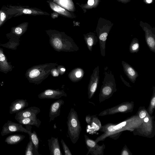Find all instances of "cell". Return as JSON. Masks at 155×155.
<instances>
[{
	"label": "cell",
	"instance_id": "28",
	"mask_svg": "<svg viewBox=\"0 0 155 155\" xmlns=\"http://www.w3.org/2000/svg\"><path fill=\"white\" fill-rule=\"evenodd\" d=\"M155 87H153L152 96L148 108L149 113L152 115L155 108Z\"/></svg>",
	"mask_w": 155,
	"mask_h": 155
},
{
	"label": "cell",
	"instance_id": "23",
	"mask_svg": "<svg viewBox=\"0 0 155 155\" xmlns=\"http://www.w3.org/2000/svg\"><path fill=\"white\" fill-rule=\"evenodd\" d=\"M29 137V139L31 140L33 144L35 155H39L38 151L39 145V140L37 134L35 131L31 132V130L29 131L28 134Z\"/></svg>",
	"mask_w": 155,
	"mask_h": 155
},
{
	"label": "cell",
	"instance_id": "4",
	"mask_svg": "<svg viewBox=\"0 0 155 155\" xmlns=\"http://www.w3.org/2000/svg\"><path fill=\"white\" fill-rule=\"evenodd\" d=\"M67 121L68 133L73 144L77 143L81 130V127L77 112L71 108L68 114Z\"/></svg>",
	"mask_w": 155,
	"mask_h": 155
},
{
	"label": "cell",
	"instance_id": "19",
	"mask_svg": "<svg viewBox=\"0 0 155 155\" xmlns=\"http://www.w3.org/2000/svg\"><path fill=\"white\" fill-rule=\"evenodd\" d=\"M84 39L89 50L91 51L93 47L96 45L98 41V38L95 34L90 32L84 35Z\"/></svg>",
	"mask_w": 155,
	"mask_h": 155
},
{
	"label": "cell",
	"instance_id": "11",
	"mask_svg": "<svg viewBox=\"0 0 155 155\" xmlns=\"http://www.w3.org/2000/svg\"><path fill=\"white\" fill-rule=\"evenodd\" d=\"M50 8L54 12L58 13L59 14L66 18H74L76 16L73 12H70L52 1L48 0L47 1Z\"/></svg>",
	"mask_w": 155,
	"mask_h": 155
},
{
	"label": "cell",
	"instance_id": "36",
	"mask_svg": "<svg viewBox=\"0 0 155 155\" xmlns=\"http://www.w3.org/2000/svg\"><path fill=\"white\" fill-rule=\"evenodd\" d=\"M5 57L2 53H0V61H3L5 60Z\"/></svg>",
	"mask_w": 155,
	"mask_h": 155
},
{
	"label": "cell",
	"instance_id": "18",
	"mask_svg": "<svg viewBox=\"0 0 155 155\" xmlns=\"http://www.w3.org/2000/svg\"><path fill=\"white\" fill-rule=\"evenodd\" d=\"M84 74L83 69L81 68L77 67L71 70L69 73L68 76L72 82H76L82 79Z\"/></svg>",
	"mask_w": 155,
	"mask_h": 155
},
{
	"label": "cell",
	"instance_id": "31",
	"mask_svg": "<svg viewBox=\"0 0 155 155\" xmlns=\"http://www.w3.org/2000/svg\"><path fill=\"white\" fill-rule=\"evenodd\" d=\"M123 150L122 151L121 153V154L122 155H130V153L128 149L127 148H123Z\"/></svg>",
	"mask_w": 155,
	"mask_h": 155
},
{
	"label": "cell",
	"instance_id": "3",
	"mask_svg": "<svg viewBox=\"0 0 155 155\" xmlns=\"http://www.w3.org/2000/svg\"><path fill=\"white\" fill-rule=\"evenodd\" d=\"M104 78L99 95L101 102L111 97L117 91L114 74L107 67L104 68Z\"/></svg>",
	"mask_w": 155,
	"mask_h": 155
},
{
	"label": "cell",
	"instance_id": "17",
	"mask_svg": "<svg viewBox=\"0 0 155 155\" xmlns=\"http://www.w3.org/2000/svg\"><path fill=\"white\" fill-rule=\"evenodd\" d=\"M48 141L51 155H62L58 137H52Z\"/></svg>",
	"mask_w": 155,
	"mask_h": 155
},
{
	"label": "cell",
	"instance_id": "8",
	"mask_svg": "<svg viewBox=\"0 0 155 155\" xmlns=\"http://www.w3.org/2000/svg\"><path fill=\"white\" fill-rule=\"evenodd\" d=\"M30 130H31L28 131L23 127L22 124L19 123L8 120L2 127L1 134L2 136L15 132H22L28 134Z\"/></svg>",
	"mask_w": 155,
	"mask_h": 155
},
{
	"label": "cell",
	"instance_id": "25",
	"mask_svg": "<svg viewBox=\"0 0 155 155\" xmlns=\"http://www.w3.org/2000/svg\"><path fill=\"white\" fill-rule=\"evenodd\" d=\"M92 120L91 124V129L94 131H97L101 127V123L98 118L95 116H91Z\"/></svg>",
	"mask_w": 155,
	"mask_h": 155
},
{
	"label": "cell",
	"instance_id": "32",
	"mask_svg": "<svg viewBox=\"0 0 155 155\" xmlns=\"http://www.w3.org/2000/svg\"><path fill=\"white\" fill-rule=\"evenodd\" d=\"M146 115V112L144 110H142L139 112V117L141 119H143L145 117Z\"/></svg>",
	"mask_w": 155,
	"mask_h": 155
},
{
	"label": "cell",
	"instance_id": "24",
	"mask_svg": "<svg viewBox=\"0 0 155 155\" xmlns=\"http://www.w3.org/2000/svg\"><path fill=\"white\" fill-rule=\"evenodd\" d=\"M140 49L139 40L136 38H134L132 40L130 46L129 51L131 53H137Z\"/></svg>",
	"mask_w": 155,
	"mask_h": 155
},
{
	"label": "cell",
	"instance_id": "2",
	"mask_svg": "<svg viewBox=\"0 0 155 155\" xmlns=\"http://www.w3.org/2000/svg\"><path fill=\"white\" fill-rule=\"evenodd\" d=\"M58 65L56 63H50L35 66L28 71L27 77L30 82L39 84L51 74V70Z\"/></svg>",
	"mask_w": 155,
	"mask_h": 155
},
{
	"label": "cell",
	"instance_id": "13",
	"mask_svg": "<svg viewBox=\"0 0 155 155\" xmlns=\"http://www.w3.org/2000/svg\"><path fill=\"white\" fill-rule=\"evenodd\" d=\"M84 138L85 144L88 150L87 155L89 153L92 155H97L98 151L101 153L103 151L102 149L104 147L98 146L96 141L91 139L86 135H84Z\"/></svg>",
	"mask_w": 155,
	"mask_h": 155
},
{
	"label": "cell",
	"instance_id": "30",
	"mask_svg": "<svg viewBox=\"0 0 155 155\" xmlns=\"http://www.w3.org/2000/svg\"><path fill=\"white\" fill-rule=\"evenodd\" d=\"M61 142L65 155H72L70 149L63 139H61Z\"/></svg>",
	"mask_w": 155,
	"mask_h": 155
},
{
	"label": "cell",
	"instance_id": "26",
	"mask_svg": "<svg viewBox=\"0 0 155 155\" xmlns=\"http://www.w3.org/2000/svg\"><path fill=\"white\" fill-rule=\"evenodd\" d=\"M10 15L6 10L2 8L0 10V26L11 17Z\"/></svg>",
	"mask_w": 155,
	"mask_h": 155
},
{
	"label": "cell",
	"instance_id": "38",
	"mask_svg": "<svg viewBox=\"0 0 155 155\" xmlns=\"http://www.w3.org/2000/svg\"><path fill=\"white\" fill-rule=\"evenodd\" d=\"M146 2L148 3H150L152 2V0H146Z\"/></svg>",
	"mask_w": 155,
	"mask_h": 155
},
{
	"label": "cell",
	"instance_id": "29",
	"mask_svg": "<svg viewBox=\"0 0 155 155\" xmlns=\"http://www.w3.org/2000/svg\"><path fill=\"white\" fill-rule=\"evenodd\" d=\"M61 65H58L56 67L53 68L51 70V74L53 77H58L59 75H62L64 72L61 70Z\"/></svg>",
	"mask_w": 155,
	"mask_h": 155
},
{
	"label": "cell",
	"instance_id": "20",
	"mask_svg": "<svg viewBox=\"0 0 155 155\" xmlns=\"http://www.w3.org/2000/svg\"><path fill=\"white\" fill-rule=\"evenodd\" d=\"M18 123L24 125H33L39 127L41 121L37 118L36 116L18 119L16 120Z\"/></svg>",
	"mask_w": 155,
	"mask_h": 155
},
{
	"label": "cell",
	"instance_id": "37",
	"mask_svg": "<svg viewBox=\"0 0 155 155\" xmlns=\"http://www.w3.org/2000/svg\"><path fill=\"white\" fill-rule=\"evenodd\" d=\"M149 119L147 117H146L143 119V121L145 122H147L148 121Z\"/></svg>",
	"mask_w": 155,
	"mask_h": 155
},
{
	"label": "cell",
	"instance_id": "22",
	"mask_svg": "<svg viewBox=\"0 0 155 155\" xmlns=\"http://www.w3.org/2000/svg\"><path fill=\"white\" fill-rule=\"evenodd\" d=\"M25 137V136L23 135L12 134L7 137L5 141L9 145L17 144L22 141Z\"/></svg>",
	"mask_w": 155,
	"mask_h": 155
},
{
	"label": "cell",
	"instance_id": "21",
	"mask_svg": "<svg viewBox=\"0 0 155 155\" xmlns=\"http://www.w3.org/2000/svg\"><path fill=\"white\" fill-rule=\"evenodd\" d=\"M133 107L134 104L133 103L131 104L128 103L123 104H122L119 105L118 106H116L114 108L108 109L109 112L108 114H109L118 112H126L130 111L131 110L133 109Z\"/></svg>",
	"mask_w": 155,
	"mask_h": 155
},
{
	"label": "cell",
	"instance_id": "14",
	"mask_svg": "<svg viewBox=\"0 0 155 155\" xmlns=\"http://www.w3.org/2000/svg\"><path fill=\"white\" fill-rule=\"evenodd\" d=\"M40 111V109L39 108L35 106L31 107L16 113L15 118L16 120L19 118L36 116Z\"/></svg>",
	"mask_w": 155,
	"mask_h": 155
},
{
	"label": "cell",
	"instance_id": "34",
	"mask_svg": "<svg viewBox=\"0 0 155 155\" xmlns=\"http://www.w3.org/2000/svg\"><path fill=\"white\" fill-rule=\"evenodd\" d=\"M59 14L56 12H54L51 14V17L53 19L58 18L59 15Z\"/></svg>",
	"mask_w": 155,
	"mask_h": 155
},
{
	"label": "cell",
	"instance_id": "33",
	"mask_svg": "<svg viewBox=\"0 0 155 155\" xmlns=\"http://www.w3.org/2000/svg\"><path fill=\"white\" fill-rule=\"evenodd\" d=\"M92 120L91 116L89 115H87L85 117V120L87 124H91Z\"/></svg>",
	"mask_w": 155,
	"mask_h": 155
},
{
	"label": "cell",
	"instance_id": "1",
	"mask_svg": "<svg viewBox=\"0 0 155 155\" xmlns=\"http://www.w3.org/2000/svg\"><path fill=\"white\" fill-rule=\"evenodd\" d=\"M49 37V43L55 51L60 52H76L79 48L70 37L64 32L55 30L45 31Z\"/></svg>",
	"mask_w": 155,
	"mask_h": 155
},
{
	"label": "cell",
	"instance_id": "35",
	"mask_svg": "<svg viewBox=\"0 0 155 155\" xmlns=\"http://www.w3.org/2000/svg\"><path fill=\"white\" fill-rule=\"evenodd\" d=\"M120 77L121 78V80H122V81L124 83V84L126 85L127 86L129 87H131V86L130 85L129 83H128L124 79L122 78L121 75L120 74Z\"/></svg>",
	"mask_w": 155,
	"mask_h": 155
},
{
	"label": "cell",
	"instance_id": "12",
	"mask_svg": "<svg viewBox=\"0 0 155 155\" xmlns=\"http://www.w3.org/2000/svg\"><path fill=\"white\" fill-rule=\"evenodd\" d=\"M64 101L62 99H58L52 103L50 106L49 117V121L54 120L59 116L61 106L64 104Z\"/></svg>",
	"mask_w": 155,
	"mask_h": 155
},
{
	"label": "cell",
	"instance_id": "9",
	"mask_svg": "<svg viewBox=\"0 0 155 155\" xmlns=\"http://www.w3.org/2000/svg\"><path fill=\"white\" fill-rule=\"evenodd\" d=\"M99 79V68L97 66L93 70L88 86V97L89 99L93 97L97 89Z\"/></svg>",
	"mask_w": 155,
	"mask_h": 155
},
{
	"label": "cell",
	"instance_id": "15",
	"mask_svg": "<svg viewBox=\"0 0 155 155\" xmlns=\"http://www.w3.org/2000/svg\"><path fill=\"white\" fill-rule=\"evenodd\" d=\"M28 104L26 99H18L13 101L9 107V113L16 114L23 110L28 106Z\"/></svg>",
	"mask_w": 155,
	"mask_h": 155
},
{
	"label": "cell",
	"instance_id": "27",
	"mask_svg": "<svg viewBox=\"0 0 155 155\" xmlns=\"http://www.w3.org/2000/svg\"><path fill=\"white\" fill-rule=\"evenodd\" d=\"M25 154V155H35L33 144L31 140L30 139L26 147Z\"/></svg>",
	"mask_w": 155,
	"mask_h": 155
},
{
	"label": "cell",
	"instance_id": "16",
	"mask_svg": "<svg viewBox=\"0 0 155 155\" xmlns=\"http://www.w3.org/2000/svg\"><path fill=\"white\" fill-rule=\"evenodd\" d=\"M124 72L130 80L135 83L136 78L139 76L138 72L130 64L124 61H121Z\"/></svg>",
	"mask_w": 155,
	"mask_h": 155
},
{
	"label": "cell",
	"instance_id": "6",
	"mask_svg": "<svg viewBox=\"0 0 155 155\" xmlns=\"http://www.w3.org/2000/svg\"><path fill=\"white\" fill-rule=\"evenodd\" d=\"M112 25L109 22H100L97 27L96 31L99 41L101 53V56L104 57L105 55L106 40Z\"/></svg>",
	"mask_w": 155,
	"mask_h": 155
},
{
	"label": "cell",
	"instance_id": "5",
	"mask_svg": "<svg viewBox=\"0 0 155 155\" xmlns=\"http://www.w3.org/2000/svg\"><path fill=\"white\" fill-rule=\"evenodd\" d=\"M6 10L10 15H15V17L21 15H49V14L36 8L30 7L28 6H17L9 5L8 8L2 7Z\"/></svg>",
	"mask_w": 155,
	"mask_h": 155
},
{
	"label": "cell",
	"instance_id": "7",
	"mask_svg": "<svg viewBox=\"0 0 155 155\" xmlns=\"http://www.w3.org/2000/svg\"><path fill=\"white\" fill-rule=\"evenodd\" d=\"M140 26L145 32V39L147 46L152 52H155V28L143 23Z\"/></svg>",
	"mask_w": 155,
	"mask_h": 155
},
{
	"label": "cell",
	"instance_id": "10",
	"mask_svg": "<svg viewBox=\"0 0 155 155\" xmlns=\"http://www.w3.org/2000/svg\"><path fill=\"white\" fill-rule=\"evenodd\" d=\"M64 90L47 89L39 94L38 97L41 99H59L63 96L67 97Z\"/></svg>",
	"mask_w": 155,
	"mask_h": 155
}]
</instances>
